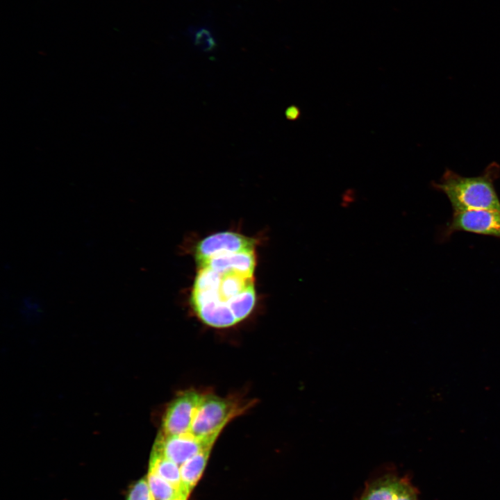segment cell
Masks as SVG:
<instances>
[{"instance_id": "obj_1", "label": "cell", "mask_w": 500, "mask_h": 500, "mask_svg": "<svg viewBox=\"0 0 500 500\" xmlns=\"http://www.w3.org/2000/svg\"><path fill=\"white\" fill-rule=\"evenodd\" d=\"M196 274L190 305L213 328H228L245 319L256 303V241L223 231L207 236L194 249Z\"/></svg>"}, {"instance_id": "obj_9", "label": "cell", "mask_w": 500, "mask_h": 500, "mask_svg": "<svg viewBox=\"0 0 500 500\" xmlns=\"http://www.w3.org/2000/svg\"><path fill=\"white\" fill-rule=\"evenodd\" d=\"M149 470L153 472L177 489L182 490L180 466L153 449L151 453Z\"/></svg>"}, {"instance_id": "obj_8", "label": "cell", "mask_w": 500, "mask_h": 500, "mask_svg": "<svg viewBox=\"0 0 500 500\" xmlns=\"http://www.w3.org/2000/svg\"><path fill=\"white\" fill-rule=\"evenodd\" d=\"M212 446H209L180 465L182 490L190 494L201 478L206 467Z\"/></svg>"}, {"instance_id": "obj_12", "label": "cell", "mask_w": 500, "mask_h": 500, "mask_svg": "<svg viewBox=\"0 0 500 500\" xmlns=\"http://www.w3.org/2000/svg\"><path fill=\"white\" fill-rule=\"evenodd\" d=\"M357 200L356 190L351 188L345 190L341 195L340 205L346 209L353 206Z\"/></svg>"}, {"instance_id": "obj_3", "label": "cell", "mask_w": 500, "mask_h": 500, "mask_svg": "<svg viewBox=\"0 0 500 500\" xmlns=\"http://www.w3.org/2000/svg\"><path fill=\"white\" fill-rule=\"evenodd\" d=\"M249 406H241L233 400L214 394H203L192 422L191 433L200 440L214 444L225 426Z\"/></svg>"}, {"instance_id": "obj_14", "label": "cell", "mask_w": 500, "mask_h": 500, "mask_svg": "<svg viewBox=\"0 0 500 500\" xmlns=\"http://www.w3.org/2000/svg\"><path fill=\"white\" fill-rule=\"evenodd\" d=\"M189 497V494H185L184 492L180 494L179 495L168 500H187Z\"/></svg>"}, {"instance_id": "obj_13", "label": "cell", "mask_w": 500, "mask_h": 500, "mask_svg": "<svg viewBox=\"0 0 500 500\" xmlns=\"http://www.w3.org/2000/svg\"><path fill=\"white\" fill-rule=\"evenodd\" d=\"M299 115V110L296 106H290L286 110V116L291 120L297 119Z\"/></svg>"}, {"instance_id": "obj_11", "label": "cell", "mask_w": 500, "mask_h": 500, "mask_svg": "<svg viewBox=\"0 0 500 500\" xmlns=\"http://www.w3.org/2000/svg\"><path fill=\"white\" fill-rule=\"evenodd\" d=\"M126 500H155L147 478H141L133 485Z\"/></svg>"}, {"instance_id": "obj_2", "label": "cell", "mask_w": 500, "mask_h": 500, "mask_svg": "<svg viewBox=\"0 0 500 500\" xmlns=\"http://www.w3.org/2000/svg\"><path fill=\"white\" fill-rule=\"evenodd\" d=\"M499 177L500 165L492 162L476 176H463L447 168L440 181L432 182L431 186L447 196L453 212L500 210V199L494 187Z\"/></svg>"}, {"instance_id": "obj_6", "label": "cell", "mask_w": 500, "mask_h": 500, "mask_svg": "<svg viewBox=\"0 0 500 500\" xmlns=\"http://www.w3.org/2000/svg\"><path fill=\"white\" fill-rule=\"evenodd\" d=\"M359 500H417V492L407 478L386 473L367 483Z\"/></svg>"}, {"instance_id": "obj_7", "label": "cell", "mask_w": 500, "mask_h": 500, "mask_svg": "<svg viewBox=\"0 0 500 500\" xmlns=\"http://www.w3.org/2000/svg\"><path fill=\"white\" fill-rule=\"evenodd\" d=\"M213 444L199 439L190 432L172 435L159 432L153 450L160 453L180 466L204 448Z\"/></svg>"}, {"instance_id": "obj_4", "label": "cell", "mask_w": 500, "mask_h": 500, "mask_svg": "<svg viewBox=\"0 0 500 500\" xmlns=\"http://www.w3.org/2000/svg\"><path fill=\"white\" fill-rule=\"evenodd\" d=\"M457 231L495 237L500 239V210H470L453 212L441 233L445 240Z\"/></svg>"}, {"instance_id": "obj_5", "label": "cell", "mask_w": 500, "mask_h": 500, "mask_svg": "<svg viewBox=\"0 0 500 500\" xmlns=\"http://www.w3.org/2000/svg\"><path fill=\"white\" fill-rule=\"evenodd\" d=\"M203 397V394L194 390H187L178 394L167 408L160 433L167 435L191 433L192 422Z\"/></svg>"}, {"instance_id": "obj_10", "label": "cell", "mask_w": 500, "mask_h": 500, "mask_svg": "<svg viewBox=\"0 0 500 500\" xmlns=\"http://www.w3.org/2000/svg\"><path fill=\"white\" fill-rule=\"evenodd\" d=\"M147 480L155 500L171 499L184 492L151 470L148 471Z\"/></svg>"}]
</instances>
